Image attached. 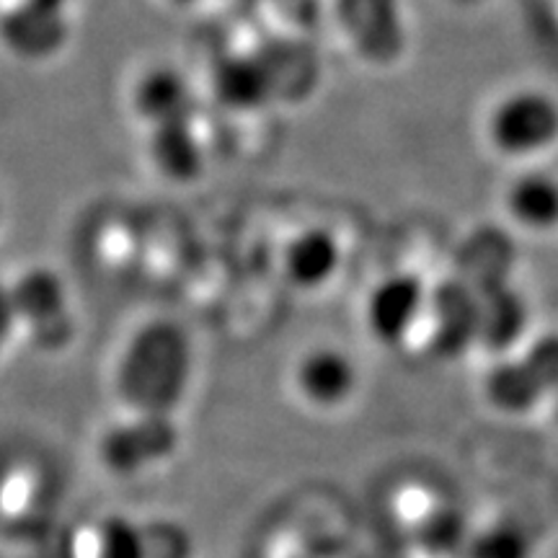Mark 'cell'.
<instances>
[{"label":"cell","instance_id":"cell-11","mask_svg":"<svg viewBox=\"0 0 558 558\" xmlns=\"http://www.w3.org/2000/svg\"><path fill=\"white\" fill-rule=\"evenodd\" d=\"M484 401L501 416H527L548 399L546 390L530 373V367L518 354H501L492 367L486 369L484 380Z\"/></svg>","mask_w":558,"mask_h":558},{"label":"cell","instance_id":"cell-9","mask_svg":"<svg viewBox=\"0 0 558 558\" xmlns=\"http://www.w3.org/2000/svg\"><path fill=\"white\" fill-rule=\"evenodd\" d=\"M132 109L148 128L194 122L197 96L192 81L173 65H153L140 73L132 86Z\"/></svg>","mask_w":558,"mask_h":558},{"label":"cell","instance_id":"cell-12","mask_svg":"<svg viewBox=\"0 0 558 558\" xmlns=\"http://www.w3.org/2000/svg\"><path fill=\"white\" fill-rule=\"evenodd\" d=\"M509 220L530 233L558 230V177L543 169H527L509 181L505 192Z\"/></svg>","mask_w":558,"mask_h":558},{"label":"cell","instance_id":"cell-19","mask_svg":"<svg viewBox=\"0 0 558 558\" xmlns=\"http://www.w3.org/2000/svg\"><path fill=\"white\" fill-rule=\"evenodd\" d=\"M16 329H19V320H16V313H13V305H11L9 284L0 282V357H3L5 347L11 344Z\"/></svg>","mask_w":558,"mask_h":558},{"label":"cell","instance_id":"cell-15","mask_svg":"<svg viewBox=\"0 0 558 558\" xmlns=\"http://www.w3.org/2000/svg\"><path fill=\"white\" fill-rule=\"evenodd\" d=\"M213 90L228 109L251 111L271 94V75L264 60L254 54H230L213 70Z\"/></svg>","mask_w":558,"mask_h":558},{"label":"cell","instance_id":"cell-21","mask_svg":"<svg viewBox=\"0 0 558 558\" xmlns=\"http://www.w3.org/2000/svg\"><path fill=\"white\" fill-rule=\"evenodd\" d=\"M171 3H177V5H197V3H202V0H171Z\"/></svg>","mask_w":558,"mask_h":558},{"label":"cell","instance_id":"cell-8","mask_svg":"<svg viewBox=\"0 0 558 558\" xmlns=\"http://www.w3.org/2000/svg\"><path fill=\"white\" fill-rule=\"evenodd\" d=\"M432 347L439 357L458 360L465 349L478 344V292L465 282H445L429 292L427 316Z\"/></svg>","mask_w":558,"mask_h":558},{"label":"cell","instance_id":"cell-3","mask_svg":"<svg viewBox=\"0 0 558 558\" xmlns=\"http://www.w3.org/2000/svg\"><path fill=\"white\" fill-rule=\"evenodd\" d=\"M179 424L171 414H130L111 422L96 439V458L117 478H137L179 450Z\"/></svg>","mask_w":558,"mask_h":558},{"label":"cell","instance_id":"cell-16","mask_svg":"<svg viewBox=\"0 0 558 558\" xmlns=\"http://www.w3.org/2000/svg\"><path fill=\"white\" fill-rule=\"evenodd\" d=\"M88 558H150L145 525L130 514H104L90 527Z\"/></svg>","mask_w":558,"mask_h":558},{"label":"cell","instance_id":"cell-23","mask_svg":"<svg viewBox=\"0 0 558 558\" xmlns=\"http://www.w3.org/2000/svg\"><path fill=\"white\" fill-rule=\"evenodd\" d=\"M0 220H3V194H0Z\"/></svg>","mask_w":558,"mask_h":558},{"label":"cell","instance_id":"cell-13","mask_svg":"<svg viewBox=\"0 0 558 558\" xmlns=\"http://www.w3.org/2000/svg\"><path fill=\"white\" fill-rule=\"evenodd\" d=\"M148 158L160 177L171 184H190L205 171V145L194 122L153 128L148 137Z\"/></svg>","mask_w":558,"mask_h":558},{"label":"cell","instance_id":"cell-4","mask_svg":"<svg viewBox=\"0 0 558 558\" xmlns=\"http://www.w3.org/2000/svg\"><path fill=\"white\" fill-rule=\"evenodd\" d=\"M9 295L19 329L37 347H62L73 337V308L65 277L52 267H29L9 282Z\"/></svg>","mask_w":558,"mask_h":558},{"label":"cell","instance_id":"cell-20","mask_svg":"<svg viewBox=\"0 0 558 558\" xmlns=\"http://www.w3.org/2000/svg\"><path fill=\"white\" fill-rule=\"evenodd\" d=\"M34 3H47V5H60V9H68L70 0H34Z\"/></svg>","mask_w":558,"mask_h":558},{"label":"cell","instance_id":"cell-6","mask_svg":"<svg viewBox=\"0 0 558 558\" xmlns=\"http://www.w3.org/2000/svg\"><path fill=\"white\" fill-rule=\"evenodd\" d=\"M292 388L308 409L318 414H337L357 399L360 367L344 349L331 344L311 347L292 367Z\"/></svg>","mask_w":558,"mask_h":558},{"label":"cell","instance_id":"cell-2","mask_svg":"<svg viewBox=\"0 0 558 558\" xmlns=\"http://www.w3.org/2000/svg\"><path fill=\"white\" fill-rule=\"evenodd\" d=\"M486 140L499 156L527 160L558 143V99L543 88H514L488 109Z\"/></svg>","mask_w":558,"mask_h":558},{"label":"cell","instance_id":"cell-7","mask_svg":"<svg viewBox=\"0 0 558 558\" xmlns=\"http://www.w3.org/2000/svg\"><path fill=\"white\" fill-rule=\"evenodd\" d=\"M70 39L68 9L34 0H13L0 13V45L24 62H47L65 50Z\"/></svg>","mask_w":558,"mask_h":558},{"label":"cell","instance_id":"cell-1","mask_svg":"<svg viewBox=\"0 0 558 558\" xmlns=\"http://www.w3.org/2000/svg\"><path fill=\"white\" fill-rule=\"evenodd\" d=\"M194 349L190 333L171 318H150L124 341L111 388L130 414H177L190 393Z\"/></svg>","mask_w":558,"mask_h":558},{"label":"cell","instance_id":"cell-10","mask_svg":"<svg viewBox=\"0 0 558 558\" xmlns=\"http://www.w3.org/2000/svg\"><path fill=\"white\" fill-rule=\"evenodd\" d=\"M284 275L300 290H320L341 267V243L326 228H303L295 233L282 256Z\"/></svg>","mask_w":558,"mask_h":558},{"label":"cell","instance_id":"cell-14","mask_svg":"<svg viewBox=\"0 0 558 558\" xmlns=\"http://www.w3.org/2000/svg\"><path fill=\"white\" fill-rule=\"evenodd\" d=\"M478 292V344L509 354L527 331V305L518 290L494 284Z\"/></svg>","mask_w":558,"mask_h":558},{"label":"cell","instance_id":"cell-22","mask_svg":"<svg viewBox=\"0 0 558 558\" xmlns=\"http://www.w3.org/2000/svg\"><path fill=\"white\" fill-rule=\"evenodd\" d=\"M452 3H460V5H476L481 0H452Z\"/></svg>","mask_w":558,"mask_h":558},{"label":"cell","instance_id":"cell-17","mask_svg":"<svg viewBox=\"0 0 558 558\" xmlns=\"http://www.w3.org/2000/svg\"><path fill=\"white\" fill-rule=\"evenodd\" d=\"M465 558H535V546L520 522L494 520L469 541Z\"/></svg>","mask_w":558,"mask_h":558},{"label":"cell","instance_id":"cell-18","mask_svg":"<svg viewBox=\"0 0 558 558\" xmlns=\"http://www.w3.org/2000/svg\"><path fill=\"white\" fill-rule=\"evenodd\" d=\"M522 362L530 367V373L538 378V383L546 390V396L558 393V331L541 333L525 347L520 354Z\"/></svg>","mask_w":558,"mask_h":558},{"label":"cell","instance_id":"cell-5","mask_svg":"<svg viewBox=\"0 0 558 558\" xmlns=\"http://www.w3.org/2000/svg\"><path fill=\"white\" fill-rule=\"evenodd\" d=\"M429 290L422 277L411 271H393L383 277L365 300L367 333L383 347H401L414 337L424 316H427Z\"/></svg>","mask_w":558,"mask_h":558}]
</instances>
